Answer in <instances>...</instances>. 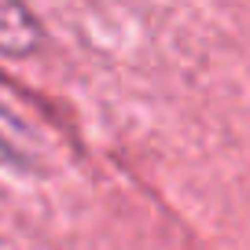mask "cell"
<instances>
[{"instance_id":"obj_1","label":"cell","mask_w":250,"mask_h":250,"mask_svg":"<svg viewBox=\"0 0 250 250\" xmlns=\"http://www.w3.org/2000/svg\"><path fill=\"white\" fill-rule=\"evenodd\" d=\"M0 162L22 173L44 166V136L4 100H0Z\"/></svg>"},{"instance_id":"obj_2","label":"cell","mask_w":250,"mask_h":250,"mask_svg":"<svg viewBox=\"0 0 250 250\" xmlns=\"http://www.w3.org/2000/svg\"><path fill=\"white\" fill-rule=\"evenodd\" d=\"M44 44V26L26 0H0V55L26 59Z\"/></svg>"}]
</instances>
